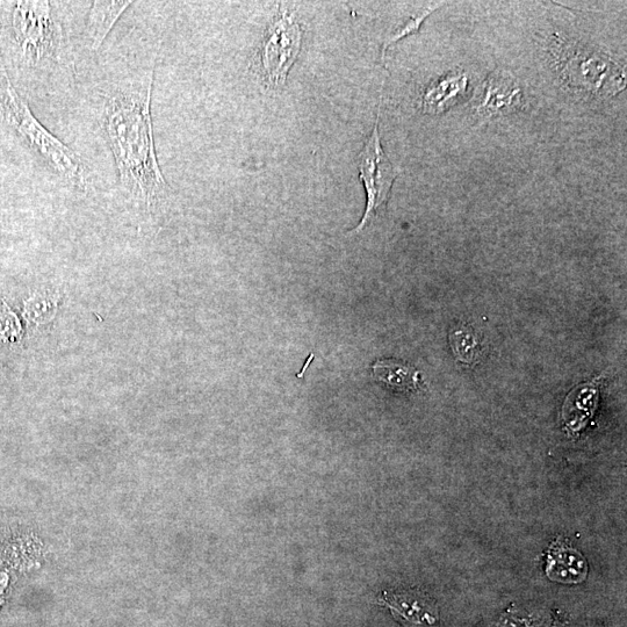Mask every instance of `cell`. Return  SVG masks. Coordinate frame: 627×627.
I'll use <instances>...</instances> for the list:
<instances>
[{
  "mask_svg": "<svg viewBox=\"0 0 627 627\" xmlns=\"http://www.w3.org/2000/svg\"><path fill=\"white\" fill-rule=\"evenodd\" d=\"M522 105V91L509 76L496 72L489 78L487 93L479 111L495 115L510 113Z\"/></svg>",
  "mask_w": 627,
  "mask_h": 627,
  "instance_id": "8992f818",
  "label": "cell"
},
{
  "mask_svg": "<svg viewBox=\"0 0 627 627\" xmlns=\"http://www.w3.org/2000/svg\"><path fill=\"white\" fill-rule=\"evenodd\" d=\"M132 2H95L93 3L85 35L92 50L102 47L107 35L126 12Z\"/></svg>",
  "mask_w": 627,
  "mask_h": 627,
  "instance_id": "52a82bcc",
  "label": "cell"
},
{
  "mask_svg": "<svg viewBox=\"0 0 627 627\" xmlns=\"http://www.w3.org/2000/svg\"><path fill=\"white\" fill-rule=\"evenodd\" d=\"M587 561L572 547H554L547 559V575L552 581L575 585L587 578Z\"/></svg>",
  "mask_w": 627,
  "mask_h": 627,
  "instance_id": "ba28073f",
  "label": "cell"
},
{
  "mask_svg": "<svg viewBox=\"0 0 627 627\" xmlns=\"http://www.w3.org/2000/svg\"><path fill=\"white\" fill-rule=\"evenodd\" d=\"M55 311V302L45 297H36L28 301L25 308L27 319L34 323H46L52 320Z\"/></svg>",
  "mask_w": 627,
  "mask_h": 627,
  "instance_id": "9a60e30c",
  "label": "cell"
},
{
  "mask_svg": "<svg viewBox=\"0 0 627 627\" xmlns=\"http://www.w3.org/2000/svg\"><path fill=\"white\" fill-rule=\"evenodd\" d=\"M386 604L396 617L409 624L429 626L436 622V615L424 598L415 595L386 596Z\"/></svg>",
  "mask_w": 627,
  "mask_h": 627,
  "instance_id": "8fae6325",
  "label": "cell"
},
{
  "mask_svg": "<svg viewBox=\"0 0 627 627\" xmlns=\"http://www.w3.org/2000/svg\"><path fill=\"white\" fill-rule=\"evenodd\" d=\"M373 374L381 383L402 391H415L420 384V373L414 367L394 360H378L373 365Z\"/></svg>",
  "mask_w": 627,
  "mask_h": 627,
  "instance_id": "7c38bea8",
  "label": "cell"
},
{
  "mask_svg": "<svg viewBox=\"0 0 627 627\" xmlns=\"http://www.w3.org/2000/svg\"><path fill=\"white\" fill-rule=\"evenodd\" d=\"M451 343L454 349V353L466 363H472L478 353V342L475 340L473 334L468 331L460 330L457 333H453L451 336Z\"/></svg>",
  "mask_w": 627,
  "mask_h": 627,
  "instance_id": "5bb4252c",
  "label": "cell"
},
{
  "mask_svg": "<svg viewBox=\"0 0 627 627\" xmlns=\"http://www.w3.org/2000/svg\"><path fill=\"white\" fill-rule=\"evenodd\" d=\"M0 117L9 122L26 142L31 144L43 161L63 179L79 189L88 186L89 180L81 158L34 118L30 108L12 88L2 63H0Z\"/></svg>",
  "mask_w": 627,
  "mask_h": 627,
  "instance_id": "7a4b0ae2",
  "label": "cell"
},
{
  "mask_svg": "<svg viewBox=\"0 0 627 627\" xmlns=\"http://www.w3.org/2000/svg\"><path fill=\"white\" fill-rule=\"evenodd\" d=\"M154 74L153 66L111 85L103 95L100 119L122 190L146 211L170 193L158 164L151 119Z\"/></svg>",
  "mask_w": 627,
  "mask_h": 627,
  "instance_id": "6da1fadb",
  "label": "cell"
},
{
  "mask_svg": "<svg viewBox=\"0 0 627 627\" xmlns=\"http://www.w3.org/2000/svg\"><path fill=\"white\" fill-rule=\"evenodd\" d=\"M598 380L576 387L567 396L562 417L569 430L579 431L593 416L598 401Z\"/></svg>",
  "mask_w": 627,
  "mask_h": 627,
  "instance_id": "9c48e42d",
  "label": "cell"
},
{
  "mask_svg": "<svg viewBox=\"0 0 627 627\" xmlns=\"http://www.w3.org/2000/svg\"><path fill=\"white\" fill-rule=\"evenodd\" d=\"M302 41L301 27L297 18L287 10L273 19L262 47V63L269 85L283 86L288 72L298 59Z\"/></svg>",
  "mask_w": 627,
  "mask_h": 627,
  "instance_id": "5b68a950",
  "label": "cell"
},
{
  "mask_svg": "<svg viewBox=\"0 0 627 627\" xmlns=\"http://www.w3.org/2000/svg\"><path fill=\"white\" fill-rule=\"evenodd\" d=\"M11 31L21 56L31 64L59 60L62 28L53 16L49 2L13 4Z\"/></svg>",
  "mask_w": 627,
  "mask_h": 627,
  "instance_id": "3957f363",
  "label": "cell"
},
{
  "mask_svg": "<svg viewBox=\"0 0 627 627\" xmlns=\"http://www.w3.org/2000/svg\"><path fill=\"white\" fill-rule=\"evenodd\" d=\"M379 121L380 108L373 132L365 141L358 157L359 177L367 193L365 214L359 226L349 235L363 232L374 219L386 211L393 184L400 175V171L389 161L381 146Z\"/></svg>",
  "mask_w": 627,
  "mask_h": 627,
  "instance_id": "277c9868",
  "label": "cell"
},
{
  "mask_svg": "<svg viewBox=\"0 0 627 627\" xmlns=\"http://www.w3.org/2000/svg\"><path fill=\"white\" fill-rule=\"evenodd\" d=\"M16 317L11 314H0V337H11L16 335L19 326Z\"/></svg>",
  "mask_w": 627,
  "mask_h": 627,
  "instance_id": "2e32d148",
  "label": "cell"
},
{
  "mask_svg": "<svg viewBox=\"0 0 627 627\" xmlns=\"http://www.w3.org/2000/svg\"><path fill=\"white\" fill-rule=\"evenodd\" d=\"M467 78L461 74H450L432 84L423 97L425 113H442L464 96Z\"/></svg>",
  "mask_w": 627,
  "mask_h": 627,
  "instance_id": "30bf717a",
  "label": "cell"
},
{
  "mask_svg": "<svg viewBox=\"0 0 627 627\" xmlns=\"http://www.w3.org/2000/svg\"><path fill=\"white\" fill-rule=\"evenodd\" d=\"M443 4L444 3L435 4L428 7V9H425L421 13L416 14V16L410 18L407 23L401 25L398 30L389 35L388 38L384 41L383 49H381V60H385V55L389 47H391L392 45H394V43L400 41L401 39L406 38V36L417 33L418 30H420L423 21L427 19L432 12L439 9V7H441Z\"/></svg>",
  "mask_w": 627,
  "mask_h": 627,
  "instance_id": "4fadbf2b",
  "label": "cell"
}]
</instances>
